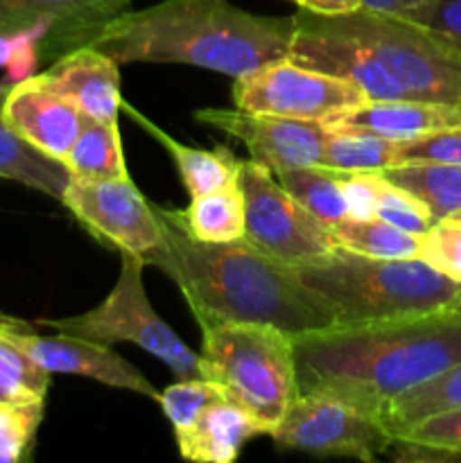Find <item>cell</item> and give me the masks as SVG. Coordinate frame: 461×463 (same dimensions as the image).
I'll list each match as a JSON object with an SVG mask.
<instances>
[{"instance_id": "9", "label": "cell", "mask_w": 461, "mask_h": 463, "mask_svg": "<svg viewBox=\"0 0 461 463\" xmlns=\"http://www.w3.org/2000/svg\"><path fill=\"white\" fill-rule=\"evenodd\" d=\"M283 450L319 457L382 459L393 441L378 411L325 392H303L269 434Z\"/></svg>"}, {"instance_id": "11", "label": "cell", "mask_w": 461, "mask_h": 463, "mask_svg": "<svg viewBox=\"0 0 461 463\" xmlns=\"http://www.w3.org/2000/svg\"><path fill=\"white\" fill-rule=\"evenodd\" d=\"M61 203L81 226L108 249L145 258L161 244L163 226L156 206L131 179L71 176Z\"/></svg>"}, {"instance_id": "37", "label": "cell", "mask_w": 461, "mask_h": 463, "mask_svg": "<svg viewBox=\"0 0 461 463\" xmlns=\"http://www.w3.org/2000/svg\"><path fill=\"white\" fill-rule=\"evenodd\" d=\"M298 9L319 16H339V14H351L362 9L360 0H292Z\"/></svg>"}, {"instance_id": "19", "label": "cell", "mask_w": 461, "mask_h": 463, "mask_svg": "<svg viewBox=\"0 0 461 463\" xmlns=\"http://www.w3.org/2000/svg\"><path fill=\"white\" fill-rule=\"evenodd\" d=\"M122 107L134 116V120L138 125H143L163 147L170 152L172 161H174L176 170H179L181 181H183L185 190H188L190 199L202 197V194L215 193V190L224 188H238L240 179V167L242 161L235 158V154L226 147H215V149H199L190 147V145L176 143L174 138L165 134L163 129H158L156 125L147 120L145 116H140L136 109H131L129 104H125L122 99Z\"/></svg>"}, {"instance_id": "22", "label": "cell", "mask_w": 461, "mask_h": 463, "mask_svg": "<svg viewBox=\"0 0 461 463\" xmlns=\"http://www.w3.org/2000/svg\"><path fill=\"white\" fill-rule=\"evenodd\" d=\"M165 211V208H163ZM172 222L197 242H233L244 238V197L240 188H224L190 199L183 211H165Z\"/></svg>"}, {"instance_id": "6", "label": "cell", "mask_w": 461, "mask_h": 463, "mask_svg": "<svg viewBox=\"0 0 461 463\" xmlns=\"http://www.w3.org/2000/svg\"><path fill=\"white\" fill-rule=\"evenodd\" d=\"M202 378L251 411L274 432L298 396L294 337L269 324H212L202 328Z\"/></svg>"}, {"instance_id": "2", "label": "cell", "mask_w": 461, "mask_h": 463, "mask_svg": "<svg viewBox=\"0 0 461 463\" xmlns=\"http://www.w3.org/2000/svg\"><path fill=\"white\" fill-rule=\"evenodd\" d=\"M289 59L351 81L373 102L461 104V52L402 16L357 9L319 16L298 9Z\"/></svg>"}, {"instance_id": "29", "label": "cell", "mask_w": 461, "mask_h": 463, "mask_svg": "<svg viewBox=\"0 0 461 463\" xmlns=\"http://www.w3.org/2000/svg\"><path fill=\"white\" fill-rule=\"evenodd\" d=\"M43 407L45 402H0V463L30 459Z\"/></svg>"}, {"instance_id": "38", "label": "cell", "mask_w": 461, "mask_h": 463, "mask_svg": "<svg viewBox=\"0 0 461 463\" xmlns=\"http://www.w3.org/2000/svg\"><path fill=\"white\" fill-rule=\"evenodd\" d=\"M362 9L378 14H389V16H402L409 9L419 7L425 0H360Z\"/></svg>"}, {"instance_id": "28", "label": "cell", "mask_w": 461, "mask_h": 463, "mask_svg": "<svg viewBox=\"0 0 461 463\" xmlns=\"http://www.w3.org/2000/svg\"><path fill=\"white\" fill-rule=\"evenodd\" d=\"M50 373L7 339L0 312V402H45Z\"/></svg>"}, {"instance_id": "25", "label": "cell", "mask_w": 461, "mask_h": 463, "mask_svg": "<svg viewBox=\"0 0 461 463\" xmlns=\"http://www.w3.org/2000/svg\"><path fill=\"white\" fill-rule=\"evenodd\" d=\"M63 163L72 176L127 179L129 175H127L118 120H86Z\"/></svg>"}, {"instance_id": "1", "label": "cell", "mask_w": 461, "mask_h": 463, "mask_svg": "<svg viewBox=\"0 0 461 463\" xmlns=\"http://www.w3.org/2000/svg\"><path fill=\"white\" fill-rule=\"evenodd\" d=\"M163 240L143 258L170 276L202 328L212 324H269L292 337L337 326L333 307L294 267L258 251L247 238L197 242L156 208Z\"/></svg>"}, {"instance_id": "3", "label": "cell", "mask_w": 461, "mask_h": 463, "mask_svg": "<svg viewBox=\"0 0 461 463\" xmlns=\"http://www.w3.org/2000/svg\"><path fill=\"white\" fill-rule=\"evenodd\" d=\"M298 393L325 392L371 411L461 362V317L450 312L333 326L294 337Z\"/></svg>"}, {"instance_id": "31", "label": "cell", "mask_w": 461, "mask_h": 463, "mask_svg": "<svg viewBox=\"0 0 461 463\" xmlns=\"http://www.w3.org/2000/svg\"><path fill=\"white\" fill-rule=\"evenodd\" d=\"M375 217L389 222L396 229L407 231L411 235L423 238L437 220L432 213L407 190L398 188L391 181H387L380 172V185H378V206H375Z\"/></svg>"}, {"instance_id": "23", "label": "cell", "mask_w": 461, "mask_h": 463, "mask_svg": "<svg viewBox=\"0 0 461 463\" xmlns=\"http://www.w3.org/2000/svg\"><path fill=\"white\" fill-rule=\"evenodd\" d=\"M382 176L414 194L434 220L461 211V165L450 163H400L382 170Z\"/></svg>"}, {"instance_id": "32", "label": "cell", "mask_w": 461, "mask_h": 463, "mask_svg": "<svg viewBox=\"0 0 461 463\" xmlns=\"http://www.w3.org/2000/svg\"><path fill=\"white\" fill-rule=\"evenodd\" d=\"M420 260L461 285V220L443 217L420 238Z\"/></svg>"}, {"instance_id": "4", "label": "cell", "mask_w": 461, "mask_h": 463, "mask_svg": "<svg viewBox=\"0 0 461 463\" xmlns=\"http://www.w3.org/2000/svg\"><path fill=\"white\" fill-rule=\"evenodd\" d=\"M294 16H258L229 0H163L113 16L86 45L116 63H188L238 77L289 57Z\"/></svg>"}, {"instance_id": "18", "label": "cell", "mask_w": 461, "mask_h": 463, "mask_svg": "<svg viewBox=\"0 0 461 463\" xmlns=\"http://www.w3.org/2000/svg\"><path fill=\"white\" fill-rule=\"evenodd\" d=\"M267 434V428L242 405L221 398L208 405L185 432L174 434L183 459L199 463H230L244 443Z\"/></svg>"}, {"instance_id": "35", "label": "cell", "mask_w": 461, "mask_h": 463, "mask_svg": "<svg viewBox=\"0 0 461 463\" xmlns=\"http://www.w3.org/2000/svg\"><path fill=\"white\" fill-rule=\"evenodd\" d=\"M402 439H411V441L425 443V446L461 457V410L429 416V419L414 425L409 432L402 434Z\"/></svg>"}, {"instance_id": "21", "label": "cell", "mask_w": 461, "mask_h": 463, "mask_svg": "<svg viewBox=\"0 0 461 463\" xmlns=\"http://www.w3.org/2000/svg\"><path fill=\"white\" fill-rule=\"evenodd\" d=\"M452 410H461V362L398 393L382 407L380 416L391 437H402L420 420Z\"/></svg>"}, {"instance_id": "17", "label": "cell", "mask_w": 461, "mask_h": 463, "mask_svg": "<svg viewBox=\"0 0 461 463\" xmlns=\"http://www.w3.org/2000/svg\"><path fill=\"white\" fill-rule=\"evenodd\" d=\"M324 125L357 127V129L373 131L382 138L402 140L420 138L441 129L461 127V104L420 102V99H369L353 111L342 113Z\"/></svg>"}, {"instance_id": "7", "label": "cell", "mask_w": 461, "mask_h": 463, "mask_svg": "<svg viewBox=\"0 0 461 463\" xmlns=\"http://www.w3.org/2000/svg\"><path fill=\"white\" fill-rule=\"evenodd\" d=\"M122 267L111 294L84 315L43 319L41 326L68 337L90 339L99 344L129 342L161 360L172 373L185 378H202L199 355L154 312L143 285L145 260L134 253H120Z\"/></svg>"}, {"instance_id": "13", "label": "cell", "mask_w": 461, "mask_h": 463, "mask_svg": "<svg viewBox=\"0 0 461 463\" xmlns=\"http://www.w3.org/2000/svg\"><path fill=\"white\" fill-rule=\"evenodd\" d=\"M194 120L240 140L251 161L269 167L274 175L294 167L319 165L328 127L324 122L258 116L240 109H199Z\"/></svg>"}, {"instance_id": "12", "label": "cell", "mask_w": 461, "mask_h": 463, "mask_svg": "<svg viewBox=\"0 0 461 463\" xmlns=\"http://www.w3.org/2000/svg\"><path fill=\"white\" fill-rule=\"evenodd\" d=\"M131 0H0V39H39L41 59H59L129 9Z\"/></svg>"}, {"instance_id": "14", "label": "cell", "mask_w": 461, "mask_h": 463, "mask_svg": "<svg viewBox=\"0 0 461 463\" xmlns=\"http://www.w3.org/2000/svg\"><path fill=\"white\" fill-rule=\"evenodd\" d=\"M3 330L9 342L16 344L34 364H39L48 373L81 375V378L98 380L108 387L140 393L152 401L158 398L152 383L131 362L118 355L108 344L68 337L61 333L54 337H43L30 324L9 315H3Z\"/></svg>"}, {"instance_id": "8", "label": "cell", "mask_w": 461, "mask_h": 463, "mask_svg": "<svg viewBox=\"0 0 461 463\" xmlns=\"http://www.w3.org/2000/svg\"><path fill=\"white\" fill-rule=\"evenodd\" d=\"M269 167L242 161L238 188L244 197V238L265 256L287 267H306L337 251L330 226L306 211L276 181Z\"/></svg>"}, {"instance_id": "5", "label": "cell", "mask_w": 461, "mask_h": 463, "mask_svg": "<svg viewBox=\"0 0 461 463\" xmlns=\"http://www.w3.org/2000/svg\"><path fill=\"white\" fill-rule=\"evenodd\" d=\"M296 271L333 307L337 326L446 312L461 289L420 258L382 260L342 247Z\"/></svg>"}, {"instance_id": "39", "label": "cell", "mask_w": 461, "mask_h": 463, "mask_svg": "<svg viewBox=\"0 0 461 463\" xmlns=\"http://www.w3.org/2000/svg\"><path fill=\"white\" fill-rule=\"evenodd\" d=\"M446 312H450V315H455V317H461V289H459V294H456L455 301H452V306L447 307Z\"/></svg>"}, {"instance_id": "33", "label": "cell", "mask_w": 461, "mask_h": 463, "mask_svg": "<svg viewBox=\"0 0 461 463\" xmlns=\"http://www.w3.org/2000/svg\"><path fill=\"white\" fill-rule=\"evenodd\" d=\"M400 163H450L461 165V127L434 131L420 138L402 140L396 147V165Z\"/></svg>"}, {"instance_id": "20", "label": "cell", "mask_w": 461, "mask_h": 463, "mask_svg": "<svg viewBox=\"0 0 461 463\" xmlns=\"http://www.w3.org/2000/svg\"><path fill=\"white\" fill-rule=\"evenodd\" d=\"M7 93L9 86L0 84V179L16 181L61 203L63 190L72 176L71 170L66 163L45 156L9 129L3 116Z\"/></svg>"}, {"instance_id": "30", "label": "cell", "mask_w": 461, "mask_h": 463, "mask_svg": "<svg viewBox=\"0 0 461 463\" xmlns=\"http://www.w3.org/2000/svg\"><path fill=\"white\" fill-rule=\"evenodd\" d=\"M226 398L221 387L206 378H185L170 384L165 392H158L156 402L163 407V414L174 428V434L185 432L197 420V416L215 401Z\"/></svg>"}, {"instance_id": "16", "label": "cell", "mask_w": 461, "mask_h": 463, "mask_svg": "<svg viewBox=\"0 0 461 463\" xmlns=\"http://www.w3.org/2000/svg\"><path fill=\"white\" fill-rule=\"evenodd\" d=\"M120 63L93 45H81L54 59L41 80L75 104L86 120H118L122 107Z\"/></svg>"}, {"instance_id": "15", "label": "cell", "mask_w": 461, "mask_h": 463, "mask_svg": "<svg viewBox=\"0 0 461 463\" xmlns=\"http://www.w3.org/2000/svg\"><path fill=\"white\" fill-rule=\"evenodd\" d=\"M3 116L18 138L61 163L86 122L80 109L50 89L39 75L9 86Z\"/></svg>"}, {"instance_id": "26", "label": "cell", "mask_w": 461, "mask_h": 463, "mask_svg": "<svg viewBox=\"0 0 461 463\" xmlns=\"http://www.w3.org/2000/svg\"><path fill=\"white\" fill-rule=\"evenodd\" d=\"M330 231L337 238L339 247L366 258L400 260V258H419L420 253L419 235L396 229L380 217H373V220L343 217L342 222L330 226Z\"/></svg>"}, {"instance_id": "10", "label": "cell", "mask_w": 461, "mask_h": 463, "mask_svg": "<svg viewBox=\"0 0 461 463\" xmlns=\"http://www.w3.org/2000/svg\"><path fill=\"white\" fill-rule=\"evenodd\" d=\"M233 99L240 111L306 122H328L369 102L364 90L351 81L301 66L289 57L238 77Z\"/></svg>"}, {"instance_id": "27", "label": "cell", "mask_w": 461, "mask_h": 463, "mask_svg": "<svg viewBox=\"0 0 461 463\" xmlns=\"http://www.w3.org/2000/svg\"><path fill=\"white\" fill-rule=\"evenodd\" d=\"M278 181L310 215L325 226H334L348 217L342 181L334 170H325L321 165L294 167L280 172Z\"/></svg>"}, {"instance_id": "36", "label": "cell", "mask_w": 461, "mask_h": 463, "mask_svg": "<svg viewBox=\"0 0 461 463\" xmlns=\"http://www.w3.org/2000/svg\"><path fill=\"white\" fill-rule=\"evenodd\" d=\"M346 197L348 217L373 220L378 206L380 172H337Z\"/></svg>"}, {"instance_id": "24", "label": "cell", "mask_w": 461, "mask_h": 463, "mask_svg": "<svg viewBox=\"0 0 461 463\" xmlns=\"http://www.w3.org/2000/svg\"><path fill=\"white\" fill-rule=\"evenodd\" d=\"M321 167L334 172H382L396 165V140L382 138L373 131L357 127L325 125Z\"/></svg>"}, {"instance_id": "34", "label": "cell", "mask_w": 461, "mask_h": 463, "mask_svg": "<svg viewBox=\"0 0 461 463\" xmlns=\"http://www.w3.org/2000/svg\"><path fill=\"white\" fill-rule=\"evenodd\" d=\"M402 18L425 27L461 52V0H425Z\"/></svg>"}, {"instance_id": "40", "label": "cell", "mask_w": 461, "mask_h": 463, "mask_svg": "<svg viewBox=\"0 0 461 463\" xmlns=\"http://www.w3.org/2000/svg\"><path fill=\"white\" fill-rule=\"evenodd\" d=\"M455 217H459V220H461V211H459V213H456V215H455Z\"/></svg>"}]
</instances>
